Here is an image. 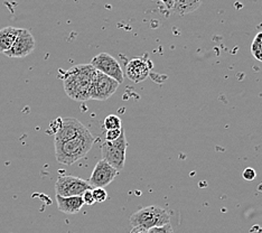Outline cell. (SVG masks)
I'll return each mask as SVG.
<instances>
[{
    "mask_svg": "<svg viewBox=\"0 0 262 233\" xmlns=\"http://www.w3.org/2000/svg\"><path fill=\"white\" fill-rule=\"evenodd\" d=\"M61 72L65 93L71 99L79 102L90 100L91 87L97 74V70L90 63L74 65L68 71Z\"/></svg>",
    "mask_w": 262,
    "mask_h": 233,
    "instance_id": "cell-1",
    "label": "cell"
},
{
    "mask_svg": "<svg viewBox=\"0 0 262 233\" xmlns=\"http://www.w3.org/2000/svg\"><path fill=\"white\" fill-rule=\"evenodd\" d=\"M95 138L86 129L75 138L62 143H54L56 160L62 165H73L91 151Z\"/></svg>",
    "mask_w": 262,
    "mask_h": 233,
    "instance_id": "cell-2",
    "label": "cell"
},
{
    "mask_svg": "<svg viewBox=\"0 0 262 233\" xmlns=\"http://www.w3.org/2000/svg\"><path fill=\"white\" fill-rule=\"evenodd\" d=\"M130 223L133 226H141L149 230L170 223V213L166 208L158 205L146 206L131 215Z\"/></svg>",
    "mask_w": 262,
    "mask_h": 233,
    "instance_id": "cell-3",
    "label": "cell"
},
{
    "mask_svg": "<svg viewBox=\"0 0 262 233\" xmlns=\"http://www.w3.org/2000/svg\"><path fill=\"white\" fill-rule=\"evenodd\" d=\"M128 148V141L124 134V129L121 136L115 141H106L104 140L101 151H102V156L106 163H109L112 167L120 172L123 170L124 163H126V154Z\"/></svg>",
    "mask_w": 262,
    "mask_h": 233,
    "instance_id": "cell-4",
    "label": "cell"
},
{
    "mask_svg": "<svg viewBox=\"0 0 262 233\" xmlns=\"http://www.w3.org/2000/svg\"><path fill=\"white\" fill-rule=\"evenodd\" d=\"M92 189L91 185L85 179L76 176L63 175L59 176L55 184L56 195L59 196H82L83 193Z\"/></svg>",
    "mask_w": 262,
    "mask_h": 233,
    "instance_id": "cell-5",
    "label": "cell"
},
{
    "mask_svg": "<svg viewBox=\"0 0 262 233\" xmlns=\"http://www.w3.org/2000/svg\"><path fill=\"white\" fill-rule=\"evenodd\" d=\"M90 64L95 70L101 72V73L116 80L119 84H121L124 81V73L120 64H119L115 57L111 56L108 53H100L98 55H95L92 58Z\"/></svg>",
    "mask_w": 262,
    "mask_h": 233,
    "instance_id": "cell-6",
    "label": "cell"
},
{
    "mask_svg": "<svg viewBox=\"0 0 262 233\" xmlns=\"http://www.w3.org/2000/svg\"><path fill=\"white\" fill-rule=\"evenodd\" d=\"M120 84L116 80H113L110 76L97 71V74L94 76L91 87L90 99L98 101L108 100L115 94Z\"/></svg>",
    "mask_w": 262,
    "mask_h": 233,
    "instance_id": "cell-7",
    "label": "cell"
},
{
    "mask_svg": "<svg viewBox=\"0 0 262 233\" xmlns=\"http://www.w3.org/2000/svg\"><path fill=\"white\" fill-rule=\"evenodd\" d=\"M119 174V172L112 167L104 159H100L92 171V174L89 178V184L92 188L105 187L111 184Z\"/></svg>",
    "mask_w": 262,
    "mask_h": 233,
    "instance_id": "cell-8",
    "label": "cell"
},
{
    "mask_svg": "<svg viewBox=\"0 0 262 233\" xmlns=\"http://www.w3.org/2000/svg\"><path fill=\"white\" fill-rule=\"evenodd\" d=\"M35 46H36V41H35L32 33L26 28H19L18 36H17L14 45L8 52L5 53V55L14 58L26 57L34 52Z\"/></svg>",
    "mask_w": 262,
    "mask_h": 233,
    "instance_id": "cell-9",
    "label": "cell"
},
{
    "mask_svg": "<svg viewBox=\"0 0 262 233\" xmlns=\"http://www.w3.org/2000/svg\"><path fill=\"white\" fill-rule=\"evenodd\" d=\"M88 128L77 119L67 118L62 119L61 125L54 135V143H62L75 138Z\"/></svg>",
    "mask_w": 262,
    "mask_h": 233,
    "instance_id": "cell-10",
    "label": "cell"
},
{
    "mask_svg": "<svg viewBox=\"0 0 262 233\" xmlns=\"http://www.w3.org/2000/svg\"><path fill=\"white\" fill-rule=\"evenodd\" d=\"M126 75L135 83L144 82L149 76V65L144 58H134L128 62Z\"/></svg>",
    "mask_w": 262,
    "mask_h": 233,
    "instance_id": "cell-11",
    "label": "cell"
},
{
    "mask_svg": "<svg viewBox=\"0 0 262 233\" xmlns=\"http://www.w3.org/2000/svg\"><path fill=\"white\" fill-rule=\"evenodd\" d=\"M58 210L65 214H76L84 206L82 196H59L56 195Z\"/></svg>",
    "mask_w": 262,
    "mask_h": 233,
    "instance_id": "cell-12",
    "label": "cell"
},
{
    "mask_svg": "<svg viewBox=\"0 0 262 233\" xmlns=\"http://www.w3.org/2000/svg\"><path fill=\"white\" fill-rule=\"evenodd\" d=\"M18 33L19 28L13 26L4 27L3 29H0V54H5L11 49L17 36H18Z\"/></svg>",
    "mask_w": 262,
    "mask_h": 233,
    "instance_id": "cell-13",
    "label": "cell"
},
{
    "mask_svg": "<svg viewBox=\"0 0 262 233\" xmlns=\"http://www.w3.org/2000/svg\"><path fill=\"white\" fill-rule=\"evenodd\" d=\"M203 0H172V10L178 15H187L200 8Z\"/></svg>",
    "mask_w": 262,
    "mask_h": 233,
    "instance_id": "cell-14",
    "label": "cell"
},
{
    "mask_svg": "<svg viewBox=\"0 0 262 233\" xmlns=\"http://www.w3.org/2000/svg\"><path fill=\"white\" fill-rule=\"evenodd\" d=\"M251 54L255 59L262 62V32L255 35L251 44Z\"/></svg>",
    "mask_w": 262,
    "mask_h": 233,
    "instance_id": "cell-15",
    "label": "cell"
},
{
    "mask_svg": "<svg viewBox=\"0 0 262 233\" xmlns=\"http://www.w3.org/2000/svg\"><path fill=\"white\" fill-rule=\"evenodd\" d=\"M121 119L116 115H109L104 119L103 125L105 130H113V129H121Z\"/></svg>",
    "mask_w": 262,
    "mask_h": 233,
    "instance_id": "cell-16",
    "label": "cell"
},
{
    "mask_svg": "<svg viewBox=\"0 0 262 233\" xmlns=\"http://www.w3.org/2000/svg\"><path fill=\"white\" fill-rule=\"evenodd\" d=\"M92 194L95 203H103L108 200V193H106V190L102 187L92 188Z\"/></svg>",
    "mask_w": 262,
    "mask_h": 233,
    "instance_id": "cell-17",
    "label": "cell"
},
{
    "mask_svg": "<svg viewBox=\"0 0 262 233\" xmlns=\"http://www.w3.org/2000/svg\"><path fill=\"white\" fill-rule=\"evenodd\" d=\"M123 131V128L121 129H113V130H106L104 137H105V140L106 141H115L117 140L119 137L121 136Z\"/></svg>",
    "mask_w": 262,
    "mask_h": 233,
    "instance_id": "cell-18",
    "label": "cell"
},
{
    "mask_svg": "<svg viewBox=\"0 0 262 233\" xmlns=\"http://www.w3.org/2000/svg\"><path fill=\"white\" fill-rule=\"evenodd\" d=\"M148 233H174L170 223L165 224L163 226H156V228H151L148 230Z\"/></svg>",
    "mask_w": 262,
    "mask_h": 233,
    "instance_id": "cell-19",
    "label": "cell"
},
{
    "mask_svg": "<svg viewBox=\"0 0 262 233\" xmlns=\"http://www.w3.org/2000/svg\"><path fill=\"white\" fill-rule=\"evenodd\" d=\"M82 200H83V203H84V205L92 206L95 203L93 194H92V189H89V190H86V192L83 193Z\"/></svg>",
    "mask_w": 262,
    "mask_h": 233,
    "instance_id": "cell-20",
    "label": "cell"
},
{
    "mask_svg": "<svg viewBox=\"0 0 262 233\" xmlns=\"http://www.w3.org/2000/svg\"><path fill=\"white\" fill-rule=\"evenodd\" d=\"M255 176H257V173H255V171L253 168H251V167H248V168L244 170L242 173V177L246 179V181H249V182L253 181Z\"/></svg>",
    "mask_w": 262,
    "mask_h": 233,
    "instance_id": "cell-21",
    "label": "cell"
},
{
    "mask_svg": "<svg viewBox=\"0 0 262 233\" xmlns=\"http://www.w3.org/2000/svg\"><path fill=\"white\" fill-rule=\"evenodd\" d=\"M130 233H148V230L145 228H141V226H134V228L131 229Z\"/></svg>",
    "mask_w": 262,
    "mask_h": 233,
    "instance_id": "cell-22",
    "label": "cell"
},
{
    "mask_svg": "<svg viewBox=\"0 0 262 233\" xmlns=\"http://www.w3.org/2000/svg\"><path fill=\"white\" fill-rule=\"evenodd\" d=\"M159 2L163 3L167 9L172 10V6H174V4H172V0H159Z\"/></svg>",
    "mask_w": 262,
    "mask_h": 233,
    "instance_id": "cell-23",
    "label": "cell"
}]
</instances>
